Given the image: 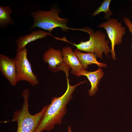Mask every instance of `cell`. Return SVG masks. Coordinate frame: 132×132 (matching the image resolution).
I'll use <instances>...</instances> for the list:
<instances>
[{
    "label": "cell",
    "instance_id": "6da1fadb",
    "mask_svg": "<svg viewBox=\"0 0 132 132\" xmlns=\"http://www.w3.org/2000/svg\"><path fill=\"white\" fill-rule=\"evenodd\" d=\"M67 87L64 94L59 97H53L50 104L38 126L34 132L49 131L53 129L55 124H60L67 111V104L73 98L72 94L76 88L87 81H84L74 86L69 83L68 76H66Z\"/></svg>",
    "mask_w": 132,
    "mask_h": 132
},
{
    "label": "cell",
    "instance_id": "7a4b0ae2",
    "mask_svg": "<svg viewBox=\"0 0 132 132\" xmlns=\"http://www.w3.org/2000/svg\"><path fill=\"white\" fill-rule=\"evenodd\" d=\"M24 102L21 109L14 111L13 121L17 122L16 132H34L39 124L48 105L44 107L41 110L32 115L29 110V90L26 89L22 93Z\"/></svg>",
    "mask_w": 132,
    "mask_h": 132
},
{
    "label": "cell",
    "instance_id": "3957f363",
    "mask_svg": "<svg viewBox=\"0 0 132 132\" xmlns=\"http://www.w3.org/2000/svg\"><path fill=\"white\" fill-rule=\"evenodd\" d=\"M59 13V11L55 8L49 11L38 10L32 12L31 15L34 23L30 30L38 27L51 33L57 27H60L64 31L73 29L67 26V19L60 17L58 16Z\"/></svg>",
    "mask_w": 132,
    "mask_h": 132
},
{
    "label": "cell",
    "instance_id": "277c9868",
    "mask_svg": "<svg viewBox=\"0 0 132 132\" xmlns=\"http://www.w3.org/2000/svg\"><path fill=\"white\" fill-rule=\"evenodd\" d=\"M87 32L90 35L89 40L81 42L78 44L71 43L64 37L61 39V40L74 45L77 49L79 51L94 53L97 57L101 59L103 58L102 53L108 57V53L110 52L111 50L108 46L109 40L105 39L106 34L101 30L93 33L87 30Z\"/></svg>",
    "mask_w": 132,
    "mask_h": 132
},
{
    "label": "cell",
    "instance_id": "5b68a950",
    "mask_svg": "<svg viewBox=\"0 0 132 132\" xmlns=\"http://www.w3.org/2000/svg\"><path fill=\"white\" fill-rule=\"evenodd\" d=\"M27 50L26 48L16 50L15 60L18 82L25 81L32 86L38 84L39 81L33 72L31 64L27 57Z\"/></svg>",
    "mask_w": 132,
    "mask_h": 132
},
{
    "label": "cell",
    "instance_id": "8992f818",
    "mask_svg": "<svg viewBox=\"0 0 132 132\" xmlns=\"http://www.w3.org/2000/svg\"><path fill=\"white\" fill-rule=\"evenodd\" d=\"M102 27L106 31L111 44V58L116 60L114 47L116 45L119 44L122 42V37L125 34L126 27L122 26V24L113 18L109 19L106 22L100 24L98 26Z\"/></svg>",
    "mask_w": 132,
    "mask_h": 132
},
{
    "label": "cell",
    "instance_id": "52a82bcc",
    "mask_svg": "<svg viewBox=\"0 0 132 132\" xmlns=\"http://www.w3.org/2000/svg\"><path fill=\"white\" fill-rule=\"evenodd\" d=\"M43 60L47 63L49 69L53 72L63 71L69 76L70 67L64 61L62 52L60 50L49 48L43 55Z\"/></svg>",
    "mask_w": 132,
    "mask_h": 132
},
{
    "label": "cell",
    "instance_id": "ba28073f",
    "mask_svg": "<svg viewBox=\"0 0 132 132\" xmlns=\"http://www.w3.org/2000/svg\"><path fill=\"white\" fill-rule=\"evenodd\" d=\"M0 70L2 74L12 86L17 82V77L15 61L11 58L1 54L0 55Z\"/></svg>",
    "mask_w": 132,
    "mask_h": 132
},
{
    "label": "cell",
    "instance_id": "9c48e42d",
    "mask_svg": "<svg viewBox=\"0 0 132 132\" xmlns=\"http://www.w3.org/2000/svg\"><path fill=\"white\" fill-rule=\"evenodd\" d=\"M104 75V72L101 68H99L97 70L93 71H88L84 69H82L75 74L77 76H85L89 81L91 88L88 90L90 96L96 94L98 91V87L99 81Z\"/></svg>",
    "mask_w": 132,
    "mask_h": 132
},
{
    "label": "cell",
    "instance_id": "30bf717a",
    "mask_svg": "<svg viewBox=\"0 0 132 132\" xmlns=\"http://www.w3.org/2000/svg\"><path fill=\"white\" fill-rule=\"evenodd\" d=\"M62 52L64 61L71 68L72 74L75 75L81 70L84 69L71 47L69 46L65 47Z\"/></svg>",
    "mask_w": 132,
    "mask_h": 132
},
{
    "label": "cell",
    "instance_id": "8fae6325",
    "mask_svg": "<svg viewBox=\"0 0 132 132\" xmlns=\"http://www.w3.org/2000/svg\"><path fill=\"white\" fill-rule=\"evenodd\" d=\"M48 35L52 36L51 33L39 30L33 31L30 34L20 37L16 42L17 49L24 48L29 43L39 39L43 38Z\"/></svg>",
    "mask_w": 132,
    "mask_h": 132
},
{
    "label": "cell",
    "instance_id": "7c38bea8",
    "mask_svg": "<svg viewBox=\"0 0 132 132\" xmlns=\"http://www.w3.org/2000/svg\"><path fill=\"white\" fill-rule=\"evenodd\" d=\"M74 52L85 70L88 69V65L93 64L97 65L99 67H105L107 66L106 64L98 61L97 60V56L94 53H85L78 50H75Z\"/></svg>",
    "mask_w": 132,
    "mask_h": 132
},
{
    "label": "cell",
    "instance_id": "4fadbf2b",
    "mask_svg": "<svg viewBox=\"0 0 132 132\" xmlns=\"http://www.w3.org/2000/svg\"><path fill=\"white\" fill-rule=\"evenodd\" d=\"M12 11L9 6H0V26L1 27L14 23L10 16Z\"/></svg>",
    "mask_w": 132,
    "mask_h": 132
},
{
    "label": "cell",
    "instance_id": "5bb4252c",
    "mask_svg": "<svg viewBox=\"0 0 132 132\" xmlns=\"http://www.w3.org/2000/svg\"><path fill=\"white\" fill-rule=\"evenodd\" d=\"M111 1V0H105L103 1L100 6L93 13L92 17H94L101 12H103L105 13V18L106 19H108L111 15L113 14L109 8Z\"/></svg>",
    "mask_w": 132,
    "mask_h": 132
},
{
    "label": "cell",
    "instance_id": "9a60e30c",
    "mask_svg": "<svg viewBox=\"0 0 132 132\" xmlns=\"http://www.w3.org/2000/svg\"><path fill=\"white\" fill-rule=\"evenodd\" d=\"M123 20L126 25L127 26L129 30L131 33L132 36V23L130 20L129 18L126 17H124Z\"/></svg>",
    "mask_w": 132,
    "mask_h": 132
},
{
    "label": "cell",
    "instance_id": "2e32d148",
    "mask_svg": "<svg viewBox=\"0 0 132 132\" xmlns=\"http://www.w3.org/2000/svg\"><path fill=\"white\" fill-rule=\"evenodd\" d=\"M67 131L68 132H72L71 130V128L70 126L68 127Z\"/></svg>",
    "mask_w": 132,
    "mask_h": 132
},
{
    "label": "cell",
    "instance_id": "e0dca14e",
    "mask_svg": "<svg viewBox=\"0 0 132 132\" xmlns=\"http://www.w3.org/2000/svg\"></svg>",
    "mask_w": 132,
    "mask_h": 132
}]
</instances>
